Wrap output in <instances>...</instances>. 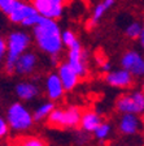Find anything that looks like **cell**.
Instances as JSON below:
<instances>
[{
	"instance_id": "7",
	"label": "cell",
	"mask_w": 144,
	"mask_h": 146,
	"mask_svg": "<svg viewBox=\"0 0 144 146\" xmlns=\"http://www.w3.org/2000/svg\"><path fill=\"white\" fill-rule=\"evenodd\" d=\"M121 67L127 70L134 78L141 77L144 74V60L139 51L130 50L126 51L121 58Z\"/></svg>"
},
{
	"instance_id": "20",
	"label": "cell",
	"mask_w": 144,
	"mask_h": 146,
	"mask_svg": "<svg viewBox=\"0 0 144 146\" xmlns=\"http://www.w3.org/2000/svg\"><path fill=\"white\" fill-rule=\"evenodd\" d=\"M92 133H93V136L96 137V140H99V141L108 140L112 133V125L107 121H101Z\"/></svg>"
},
{
	"instance_id": "11",
	"label": "cell",
	"mask_w": 144,
	"mask_h": 146,
	"mask_svg": "<svg viewBox=\"0 0 144 146\" xmlns=\"http://www.w3.org/2000/svg\"><path fill=\"white\" fill-rule=\"evenodd\" d=\"M105 82L112 88L117 89H129L134 84V77L125 69H113L109 70L105 76Z\"/></svg>"
},
{
	"instance_id": "19",
	"label": "cell",
	"mask_w": 144,
	"mask_h": 146,
	"mask_svg": "<svg viewBox=\"0 0 144 146\" xmlns=\"http://www.w3.org/2000/svg\"><path fill=\"white\" fill-rule=\"evenodd\" d=\"M13 146H47V142L43 140L42 137L29 134V136L20 137Z\"/></svg>"
},
{
	"instance_id": "25",
	"label": "cell",
	"mask_w": 144,
	"mask_h": 146,
	"mask_svg": "<svg viewBox=\"0 0 144 146\" xmlns=\"http://www.w3.org/2000/svg\"><path fill=\"white\" fill-rule=\"evenodd\" d=\"M5 52H7V46H5V39L0 35V63L4 60L5 58Z\"/></svg>"
},
{
	"instance_id": "17",
	"label": "cell",
	"mask_w": 144,
	"mask_h": 146,
	"mask_svg": "<svg viewBox=\"0 0 144 146\" xmlns=\"http://www.w3.org/2000/svg\"><path fill=\"white\" fill-rule=\"evenodd\" d=\"M116 4V0H101L99 4H96V7L93 8L92 16L90 18V26L93 27L97 25V22L104 17V15L108 12L109 9Z\"/></svg>"
},
{
	"instance_id": "6",
	"label": "cell",
	"mask_w": 144,
	"mask_h": 146,
	"mask_svg": "<svg viewBox=\"0 0 144 146\" xmlns=\"http://www.w3.org/2000/svg\"><path fill=\"white\" fill-rule=\"evenodd\" d=\"M30 3L39 16L57 20L62 16L64 5L68 3V0H33Z\"/></svg>"
},
{
	"instance_id": "18",
	"label": "cell",
	"mask_w": 144,
	"mask_h": 146,
	"mask_svg": "<svg viewBox=\"0 0 144 146\" xmlns=\"http://www.w3.org/2000/svg\"><path fill=\"white\" fill-rule=\"evenodd\" d=\"M55 107H56L55 103L51 102V100L42 103L40 106L36 107L34 112H31L33 113V120L36 123H42V121H44V120H47L48 116L51 115V112L53 111Z\"/></svg>"
},
{
	"instance_id": "2",
	"label": "cell",
	"mask_w": 144,
	"mask_h": 146,
	"mask_svg": "<svg viewBox=\"0 0 144 146\" xmlns=\"http://www.w3.org/2000/svg\"><path fill=\"white\" fill-rule=\"evenodd\" d=\"M31 44V36L25 31H12L5 39L7 52L4 58V69L8 74H13V65L20 55L26 52Z\"/></svg>"
},
{
	"instance_id": "3",
	"label": "cell",
	"mask_w": 144,
	"mask_h": 146,
	"mask_svg": "<svg viewBox=\"0 0 144 146\" xmlns=\"http://www.w3.org/2000/svg\"><path fill=\"white\" fill-rule=\"evenodd\" d=\"M5 121L8 124V128L14 132L22 133V132L29 131L34 124L33 113L24 103L16 102L12 103L7 110Z\"/></svg>"
},
{
	"instance_id": "15",
	"label": "cell",
	"mask_w": 144,
	"mask_h": 146,
	"mask_svg": "<svg viewBox=\"0 0 144 146\" xmlns=\"http://www.w3.org/2000/svg\"><path fill=\"white\" fill-rule=\"evenodd\" d=\"M16 95L24 102H30L39 95V86L33 81H20L14 88Z\"/></svg>"
},
{
	"instance_id": "22",
	"label": "cell",
	"mask_w": 144,
	"mask_h": 146,
	"mask_svg": "<svg viewBox=\"0 0 144 146\" xmlns=\"http://www.w3.org/2000/svg\"><path fill=\"white\" fill-rule=\"evenodd\" d=\"M125 34L129 36L130 39H139V36H140L141 34H144V31L139 22H131V24L126 27Z\"/></svg>"
},
{
	"instance_id": "1",
	"label": "cell",
	"mask_w": 144,
	"mask_h": 146,
	"mask_svg": "<svg viewBox=\"0 0 144 146\" xmlns=\"http://www.w3.org/2000/svg\"><path fill=\"white\" fill-rule=\"evenodd\" d=\"M33 36L38 48L45 55L57 60L62 54L64 46L61 42V29L56 20L40 17L33 27Z\"/></svg>"
},
{
	"instance_id": "23",
	"label": "cell",
	"mask_w": 144,
	"mask_h": 146,
	"mask_svg": "<svg viewBox=\"0 0 144 146\" xmlns=\"http://www.w3.org/2000/svg\"><path fill=\"white\" fill-rule=\"evenodd\" d=\"M17 1L18 0H0V12H3L4 15H8Z\"/></svg>"
},
{
	"instance_id": "5",
	"label": "cell",
	"mask_w": 144,
	"mask_h": 146,
	"mask_svg": "<svg viewBox=\"0 0 144 146\" xmlns=\"http://www.w3.org/2000/svg\"><path fill=\"white\" fill-rule=\"evenodd\" d=\"M116 108L120 113L141 115L144 111V94L141 90H135L122 94L116 100Z\"/></svg>"
},
{
	"instance_id": "16",
	"label": "cell",
	"mask_w": 144,
	"mask_h": 146,
	"mask_svg": "<svg viewBox=\"0 0 144 146\" xmlns=\"http://www.w3.org/2000/svg\"><path fill=\"white\" fill-rule=\"evenodd\" d=\"M101 121H103L101 116L96 112V111H93V110H87V111L82 112L81 120H79V125H81L82 131L93 132Z\"/></svg>"
},
{
	"instance_id": "12",
	"label": "cell",
	"mask_w": 144,
	"mask_h": 146,
	"mask_svg": "<svg viewBox=\"0 0 144 146\" xmlns=\"http://www.w3.org/2000/svg\"><path fill=\"white\" fill-rule=\"evenodd\" d=\"M56 74L59 76V78H60L61 84H62V88L65 91L74 90V89L77 88V85H78L79 76L75 73V70L73 69L66 61L59 64Z\"/></svg>"
},
{
	"instance_id": "9",
	"label": "cell",
	"mask_w": 144,
	"mask_h": 146,
	"mask_svg": "<svg viewBox=\"0 0 144 146\" xmlns=\"http://www.w3.org/2000/svg\"><path fill=\"white\" fill-rule=\"evenodd\" d=\"M38 56L36 54L30 51L24 52L22 55H20L17 58V60L14 61L13 65V73L18 74L22 77L31 76L38 68Z\"/></svg>"
},
{
	"instance_id": "8",
	"label": "cell",
	"mask_w": 144,
	"mask_h": 146,
	"mask_svg": "<svg viewBox=\"0 0 144 146\" xmlns=\"http://www.w3.org/2000/svg\"><path fill=\"white\" fill-rule=\"evenodd\" d=\"M68 52V60L66 63L75 70L79 78L87 74V52L82 48L81 43L70 47Z\"/></svg>"
},
{
	"instance_id": "14",
	"label": "cell",
	"mask_w": 144,
	"mask_h": 146,
	"mask_svg": "<svg viewBox=\"0 0 144 146\" xmlns=\"http://www.w3.org/2000/svg\"><path fill=\"white\" fill-rule=\"evenodd\" d=\"M45 94H47L48 99L51 102H57V100H61L64 98L65 94V90L62 88V84H61L60 78L56 73H49L47 77H45Z\"/></svg>"
},
{
	"instance_id": "13",
	"label": "cell",
	"mask_w": 144,
	"mask_h": 146,
	"mask_svg": "<svg viewBox=\"0 0 144 146\" xmlns=\"http://www.w3.org/2000/svg\"><path fill=\"white\" fill-rule=\"evenodd\" d=\"M141 128L140 115L135 113H122L120 121H118V129L125 136H134L139 133Z\"/></svg>"
},
{
	"instance_id": "21",
	"label": "cell",
	"mask_w": 144,
	"mask_h": 146,
	"mask_svg": "<svg viewBox=\"0 0 144 146\" xmlns=\"http://www.w3.org/2000/svg\"><path fill=\"white\" fill-rule=\"evenodd\" d=\"M61 42H62V46L66 47V48H70L73 46L78 44L79 40H78V36L74 31L72 30H65V31H61Z\"/></svg>"
},
{
	"instance_id": "4",
	"label": "cell",
	"mask_w": 144,
	"mask_h": 146,
	"mask_svg": "<svg viewBox=\"0 0 144 146\" xmlns=\"http://www.w3.org/2000/svg\"><path fill=\"white\" fill-rule=\"evenodd\" d=\"M82 110L77 106H69L66 108H56L55 107L51 115L48 116V124L59 129H69L77 128L79 125Z\"/></svg>"
},
{
	"instance_id": "10",
	"label": "cell",
	"mask_w": 144,
	"mask_h": 146,
	"mask_svg": "<svg viewBox=\"0 0 144 146\" xmlns=\"http://www.w3.org/2000/svg\"><path fill=\"white\" fill-rule=\"evenodd\" d=\"M35 8L33 7V4L29 3V1H25V0H18L16 5L12 8V11L8 13V18L12 24H18L22 25L25 20H27L29 17L36 15Z\"/></svg>"
},
{
	"instance_id": "24",
	"label": "cell",
	"mask_w": 144,
	"mask_h": 146,
	"mask_svg": "<svg viewBox=\"0 0 144 146\" xmlns=\"http://www.w3.org/2000/svg\"><path fill=\"white\" fill-rule=\"evenodd\" d=\"M8 132H9V128H8V124H7V121H5V119L0 116V140L4 138V137L8 134Z\"/></svg>"
}]
</instances>
